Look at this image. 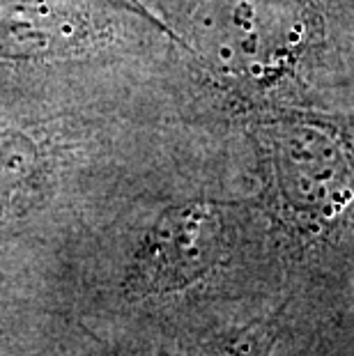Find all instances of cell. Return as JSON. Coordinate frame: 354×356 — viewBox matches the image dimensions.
I'll list each match as a JSON object with an SVG mask.
<instances>
[{
    "mask_svg": "<svg viewBox=\"0 0 354 356\" xmlns=\"http://www.w3.org/2000/svg\"><path fill=\"white\" fill-rule=\"evenodd\" d=\"M283 310L285 306L276 308L265 317H255L235 331L207 340L205 345L195 347L189 356H272L278 333H281Z\"/></svg>",
    "mask_w": 354,
    "mask_h": 356,
    "instance_id": "obj_3",
    "label": "cell"
},
{
    "mask_svg": "<svg viewBox=\"0 0 354 356\" xmlns=\"http://www.w3.org/2000/svg\"><path fill=\"white\" fill-rule=\"evenodd\" d=\"M228 248L223 209L214 202H186L166 209L134 257L124 294L147 299L182 292L223 262Z\"/></svg>",
    "mask_w": 354,
    "mask_h": 356,
    "instance_id": "obj_2",
    "label": "cell"
},
{
    "mask_svg": "<svg viewBox=\"0 0 354 356\" xmlns=\"http://www.w3.org/2000/svg\"><path fill=\"white\" fill-rule=\"evenodd\" d=\"M292 149L276 161L274 214L283 230L304 246L334 234L338 218L352 200L354 159L334 120L311 118L297 124Z\"/></svg>",
    "mask_w": 354,
    "mask_h": 356,
    "instance_id": "obj_1",
    "label": "cell"
}]
</instances>
